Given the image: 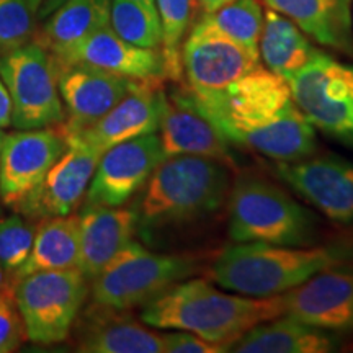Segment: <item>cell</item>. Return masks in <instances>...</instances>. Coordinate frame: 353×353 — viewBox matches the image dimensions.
I'll return each instance as SVG.
<instances>
[{
    "label": "cell",
    "instance_id": "cell-1",
    "mask_svg": "<svg viewBox=\"0 0 353 353\" xmlns=\"http://www.w3.org/2000/svg\"><path fill=\"white\" fill-rule=\"evenodd\" d=\"M283 314V294L236 296L223 293L206 280L187 278L145 303L141 321L154 329L192 332L208 342L228 345L231 352L232 343L247 330Z\"/></svg>",
    "mask_w": 353,
    "mask_h": 353
},
{
    "label": "cell",
    "instance_id": "cell-2",
    "mask_svg": "<svg viewBox=\"0 0 353 353\" xmlns=\"http://www.w3.org/2000/svg\"><path fill=\"white\" fill-rule=\"evenodd\" d=\"M353 245H272L236 242L218 255L208 275L221 288L250 298H270L296 288L316 273L350 263Z\"/></svg>",
    "mask_w": 353,
    "mask_h": 353
},
{
    "label": "cell",
    "instance_id": "cell-3",
    "mask_svg": "<svg viewBox=\"0 0 353 353\" xmlns=\"http://www.w3.org/2000/svg\"><path fill=\"white\" fill-rule=\"evenodd\" d=\"M229 165L201 156L165 157L149 176L138 226L164 229L195 223L223 208L231 192Z\"/></svg>",
    "mask_w": 353,
    "mask_h": 353
},
{
    "label": "cell",
    "instance_id": "cell-4",
    "mask_svg": "<svg viewBox=\"0 0 353 353\" xmlns=\"http://www.w3.org/2000/svg\"><path fill=\"white\" fill-rule=\"evenodd\" d=\"M317 228L316 214L272 180L241 174L231 185L228 232L234 242L314 245L319 237Z\"/></svg>",
    "mask_w": 353,
    "mask_h": 353
},
{
    "label": "cell",
    "instance_id": "cell-5",
    "mask_svg": "<svg viewBox=\"0 0 353 353\" xmlns=\"http://www.w3.org/2000/svg\"><path fill=\"white\" fill-rule=\"evenodd\" d=\"M182 88L190 103L229 145H242L250 132L268 125L293 103L288 82L262 65L216 90Z\"/></svg>",
    "mask_w": 353,
    "mask_h": 353
},
{
    "label": "cell",
    "instance_id": "cell-6",
    "mask_svg": "<svg viewBox=\"0 0 353 353\" xmlns=\"http://www.w3.org/2000/svg\"><path fill=\"white\" fill-rule=\"evenodd\" d=\"M196 272V260L188 255L154 254L131 241L92 280V298L100 306L128 311L144 306Z\"/></svg>",
    "mask_w": 353,
    "mask_h": 353
},
{
    "label": "cell",
    "instance_id": "cell-7",
    "mask_svg": "<svg viewBox=\"0 0 353 353\" xmlns=\"http://www.w3.org/2000/svg\"><path fill=\"white\" fill-rule=\"evenodd\" d=\"M19 280L15 303L26 337L39 345L64 342L88 293L83 273L79 268L46 270Z\"/></svg>",
    "mask_w": 353,
    "mask_h": 353
},
{
    "label": "cell",
    "instance_id": "cell-8",
    "mask_svg": "<svg viewBox=\"0 0 353 353\" xmlns=\"http://www.w3.org/2000/svg\"><path fill=\"white\" fill-rule=\"evenodd\" d=\"M0 77L12 101V125L38 130L65 121L57 88V65L43 44H23L0 57Z\"/></svg>",
    "mask_w": 353,
    "mask_h": 353
},
{
    "label": "cell",
    "instance_id": "cell-9",
    "mask_svg": "<svg viewBox=\"0 0 353 353\" xmlns=\"http://www.w3.org/2000/svg\"><path fill=\"white\" fill-rule=\"evenodd\" d=\"M286 82L293 101L312 126L353 148V64L319 50Z\"/></svg>",
    "mask_w": 353,
    "mask_h": 353
},
{
    "label": "cell",
    "instance_id": "cell-10",
    "mask_svg": "<svg viewBox=\"0 0 353 353\" xmlns=\"http://www.w3.org/2000/svg\"><path fill=\"white\" fill-rule=\"evenodd\" d=\"M68 149L63 125L19 130L3 136L0 154V198L19 208Z\"/></svg>",
    "mask_w": 353,
    "mask_h": 353
},
{
    "label": "cell",
    "instance_id": "cell-11",
    "mask_svg": "<svg viewBox=\"0 0 353 353\" xmlns=\"http://www.w3.org/2000/svg\"><path fill=\"white\" fill-rule=\"evenodd\" d=\"M161 138L152 134L125 141L101 154L87 188V205L123 206L148 183L164 161Z\"/></svg>",
    "mask_w": 353,
    "mask_h": 353
},
{
    "label": "cell",
    "instance_id": "cell-12",
    "mask_svg": "<svg viewBox=\"0 0 353 353\" xmlns=\"http://www.w3.org/2000/svg\"><path fill=\"white\" fill-rule=\"evenodd\" d=\"M273 172L329 219L353 224V162L339 156H311L275 162Z\"/></svg>",
    "mask_w": 353,
    "mask_h": 353
},
{
    "label": "cell",
    "instance_id": "cell-13",
    "mask_svg": "<svg viewBox=\"0 0 353 353\" xmlns=\"http://www.w3.org/2000/svg\"><path fill=\"white\" fill-rule=\"evenodd\" d=\"M285 316L332 334L353 332V267L335 265L283 293Z\"/></svg>",
    "mask_w": 353,
    "mask_h": 353
},
{
    "label": "cell",
    "instance_id": "cell-14",
    "mask_svg": "<svg viewBox=\"0 0 353 353\" xmlns=\"http://www.w3.org/2000/svg\"><path fill=\"white\" fill-rule=\"evenodd\" d=\"M180 64L190 88L216 90L259 68L260 59L198 19L182 44Z\"/></svg>",
    "mask_w": 353,
    "mask_h": 353
},
{
    "label": "cell",
    "instance_id": "cell-15",
    "mask_svg": "<svg viewBox=\"0 0 353 353\" xmlns=\"http://www.w3.org/2000/svg\"><path fill=\"white\" fill-rule=\"evenodd\" d=\"M68 149L51 167L38 188L20 203L17 210L25 214L64 216L70 214L87 193L101 152L77 134L65 131Z\"/></svg>",
    "mask_w": 353,
    "mask_h": 353
},
{
    "label": "cell",
    "instance_id": "cell-16",
    "mask_svg": "<svg viewBox=\"0 0 353 353\" xmlns=\"http://www.w3.org/2000/svg\"><path fill=\"white\" fill-rule=\"evenodd\" d=\"M136 85V81L87 64L57 65V88L65 107L64 130L76 132L92 126Z\"/></svg>",
    "mask_w": 353,
    "mask_h": 353
},
{
    "label": "cell",
    "instance_id": "cell-17",
    "mask_svg": "<svg viewBox=\"0 0 353 353\" xmlns=\"http://www.w3.org/2000/svg\"><path fill=\"white\" fill-rule=\"evenodd\" d=\"M54 57L56 64H87L136 82L159 83L167 79L161 50L139 48L125 41L107 25L70 50Z\"/></svg>",
    "mask_w": 353,
    "mask_h": 353
},
{
    "label": "cell",
    "instance_id": "cell-18",
    "mask_svg": "<svg viewBox=\"0 0 353 353\" xmlns=\"http://www.w3.org/2000/svg\"><path fill=\"white\" fill-rule=\"evenodd\" d=\"M159 131L165 157L201 156L231 165L232 156L229 144L216 131V128L190 103L182 87L170 95L164 94Z\"/></svg>",
    "mask_w": 353,
    "mask_h": 353
},
{
    "label": "cell",
    "instance_id": "cell-19",
    "mask_svg": "<svg viewBox=\"0 0 353 353\" xmlns=\"http://www.w3.org/2000/svg\"><path fill=\"white\" fill-rule=\"evenodd\" d=\"M162 103L164 92L159 88V83L138 82L105 117L72 134L103 154L113 145L159 131Z\"/></svg>",
    "mask_w": 353,
    "mask_h": 353
},
{
    "label": "cell",
    "instance_id": "cell-20",
    "mask_svg": "<svg viewBox=\"0 0 353 353\" xmlns=\"http://www.w3.org/2000/svg\"><path fill=\"white\" fill-rule=\"evenodd\" d=\"M81 218V265L79 270L92 281L123 247L132 241L138 213L121 206L85 205Z\"/></svg>",
    "mask_w": 353,
    "mask_h": 353
},
{
    "label": "cell",
    "instance_id": "cell-21",
    "mask_svg": "<svg viewBox=\"0 0 353 353\" xmlns=\"http://www.w3.org/2000/svg\"><path fill=\"white\" fill-rule=\"evenodd\" d=\"M88 309L79 330L77 350L85 353H164L162 334L145 327L123 311Z\"/></svg>",
    "mask_w": 353,
    "mask_h": 353
},
{
    "label": "cell",
    "instance_id": "cell-22",
    "mask_svg": "<svg viewBox=\"0 0 353 353\" xmlns=\"http://www.w3.org/2000/svg\"><path fill=\"white\" fill-rule=\"evenodd\" d=\"M322 46L353 56L352 0H263Z\"/></svg>",
    "mask_w": 353,
    "mask_h": 353
},
{
    "label": "cell",
    "instance_id": "cell-23",
    "mask_svg": "<svg viewBox=\"0 0 353 353\" xmlns=\"http://www.w3.org/2000/svg\"><path fill=\"white\" fill-rule=\"evenodd\" d=\"M339 347L332 332L278 316L249 329L232 343L236 353H327Z\"/></svg>",
    "mask_w": 353,
    "mask_h": 353
},
{
    "label": "cell",
    "instance_id": "cell-24",
    "mask_svg": "<svg viewBox=\"0 0 353 353\" xmlns=\"http://www.w3.org/2000/svg\"><path fill=\"white\" fill-rule=\"evenodd\" d=\"M241 148L262 154L275 162H296L316 154V128L296 103H291L275 120L250 132Z\"/></svg>",
    "mask_w": 353,
    "mask_h": 353
},
{
    "label": "cell",
    "instance_id": "cell-25",
    "mask_svg": "<svg viewBox=\"0 0 353 353\" xmlns=\"http://www.w3.org/2000/svg\"><path fill=\"white\" fill-rule=\"evenodd\" d=\"M79 265L81 218L74 214L51 216L38 228L30 257L17 272V276L46 270H72Z\"/></svg>",
    "mask_w": 353,
    "mask_h": 353
},
{
    "label": "cell",
    "instance_id": "cell-26",
    "mask_svg": "<svg viewBox=\"0 0 353 353\" xmlns=\"http://www.w3.org/2000/svg\"><path fill=\"white\" fill-rule=\"evenodd\" d=\"M301 30L285 15L272 8L263 13V28L259 41V56L276 76L285 81L304 68L317 54Z\"/></svg>",
    "mask_w": 353,
    "mask_h": 353
},
{
    "label": "cell",
    "instance_id": "cell-27",
    "mask_svg": "<svg viewBox=\"0 0 353 353\" xmlns=\"http://www.w3.org/2000/svg\"><path fill=\"white\" fill-rule=\"evenodd\" d=\"M112 0H65L48 17L43 46L52 56L70 50L97 30L110 25Z\"/></svg>",
    "mask_w": 353,
    "mask_h": 353
},
{
    "label": "cell",
    "instance_id": "cell-28",
    "mask_svg": "<svg viewBox=\"0 0 353 353\" xmlns=\"http://www.w3.org/2000/svg\"><path fill=\"white\" fill-rule=\"evenodd\" d=\"M201 20L260 59L259 41L263 28L260 0H232L218 10L205 13Z\"/></svg>",
    "mask_w": 353,
    "mask_h": 353
},
{
    "label": "cell",
    "instance_id": "cell-29",
    "mask_svg": "<svg viewBox=\"0 0 353 353\" xmlns=\"http://www.w3.org/2000/svg\"><path fill=\"white\" fill-rule=\"evenodd\" d=\"M110 26L125 41L139 48L159 50L162 44V26L156 7L138 0H112Z\"/></svg>",
    "mask_w": 353,
    "mask_h": 353
},
{
    "label": "cell",
    "instance_id": "cell-30",
    "mask_svg": "<svg viewBox=\"0 0 353 353\" xmlns=\"http://www.w3.org/2000/svg\"><path fill=\"white\" fill-rule=\"evenodd\" d=\"M156 8L162 26L161 51L165 61L167 79L179 82L182 79L180 51L192 20L193 0H156Z\"/></svg>",
    "mask_w": 353,
    "mask_h": 353
},
{
    "label": "cell",
    "instance_id": "cell-31",
    "mask_svg": "<svg viewBox=\"0 0 353 353\" xmlns=\"http://www.w3.org/2000/svg\"><path fill=\"white\" fill-rule=\"evenodd\" d=\"M34 234L20 216L0 221V263L7 272H19L32 252Z\"/></svg>",
    "mask_w": 353,
    "mask_h": 353
},
{
    "label": "cell",
    "instance_id": "cell-32",
    "mask_svg": "<svg viewBox=\"0 0 353 353\" xmlns=\"http://www.w3.org/2000/svg\"><path fill=\"white\" fill-rule=\"evenodd\" d=\"M33 33V12L25 0H0V51L26 44Z\"/></svg>",
    "mask_w": 353,
    "mask_h": 353
},
{
    "label": "cell",
    "instance_id": "cell-33",
    "mask_svg": "<svg viewBox=\"0 0 353 353\" xmlns=\"http://www.w3.org/2000/svg\"><path fill=\"white\" fill-rule=\"evenodd\" d=\"M164 341V353H223L229 352L228 345L208 342L192 332L185 330H170L162 334Z\"/></svg>",
    "mask_w": 353,
    "mask_h": 353
},
{
    "label": "cell",
    "instance_id": "cell-34",
    "mask_svg": "<svg viewBox=\"0 0 353 353\" xmlns=\"http://www.w3.org/2000/svg\"><path fill=\"white\" fill-rule=\"evenodd\" d=\"M23 335V322L13 309L10 298L0 293V353L17 350Z\"/></svg>",
    "mask_w": 353,
    "mask_h": 353
},
{
    "label": "cell",
    "instance_id": "cell-35",
    "mask_svg": "<svg viewBox=\"0 0 353 353\" xmlns=\"http://www.w3.org/2000/svg\"><path fill=\"white\" fill-rule=\"evenodd\" d=\"M12 125V101L8 90L0 77V130Z\"/></svg>",
    "mask_w": 353,
    "mask_h": 353
},
{
    "label": "cell",
    "instance_id": "cell-36",
    "mask_svg": "<svg viewBox=\"0 0 353 353\" xmlns=\"http://www.w3.org/2000/svg\"><path fill=\"white\" fill-rule=\"evenodd\" d=\"M64 2L65 0H44V2L41 3V7H39V10L37 12L38 19L46 20L48 17H50L54 10H57V8L63 6Z\"/></svg>",
    "mask_w": 353,
    "mask_h": 353
},
{
    "label": "cell",
    "instance_id": "cell-37",
    "mask_svg": "<svg viewBox=\"0 0 353 353\" xmlns=\"http://www.w3.org/2000/svg\"><path fill=\"white\" fill-rule=\"evenodd\" d=\"M196 2L200 3L205 13H211L218 10V8H221L223 6H226V3L232 2V0H196Z\"/></svg>",
    "mask_w": 353,
    "mask_h": 353
},
{
    "label": "cell",
    "instance_id": "cell-38",
    "mask_svg": "<svg viewBox=\"0 0 353 353\" xmlns=\"http://www.w3.org/2000/svg\"><path fill=\"white\" fill-rule=\"evenodd\" d=\"M26 3H28V7L32 8L33 13H37L39 10V7H41V3L44 2V0H25Z\"/></svg>",
    "mask_w": 353,
    "mask_h": 353
},
{
    "label": "cell",
    "instance_id": "cell-39",
    "mask_svg": "<svg viewBox=\"0 0 353 353\" xmlns=\"http://www.w3.org/2000/svg\"><path fill=\"white\" fill-rule=\"evenodd\" d=\"M138 2L144 3V6L148 7H156V0H138Z\"/></svg>",
    "mask_w": 353,
    "mask_h": 353
},
{
    "label": "cell",
    "instance_id": "cell-40",
    "mask_svg": "<svg viewBox=\"0 0 353 353\" xmlns=\"http://www.w3.org/2000/svg\"><path fill=\"white\" fill-rule=\"evenodd\" d=\"M2 143H3V134L2 131H0V154H2Z\"/></svg>",
    "mask_w": 353,
    "mask_h": 353
}]
</instances>
